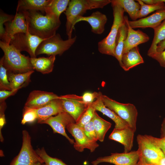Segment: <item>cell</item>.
Returning <instances> with one entry per match:
<instances>
[{"label": "cell", "instance_id": "cell-1", "mask_svg": "<svg viewBox=\"0 0 165 165\" xmlns=\"http://www.w3.org/2000/svg\"><path fill=\"white\" fill-rule=\"evenodd\" d=\"M22 12L24 14L29 32L43 39H48L55 35L61 24L60 19L44 15L38 11Z\"/></svg>", "mask_w": 165, "mask_h": 165}, {"label": "cell", "instance_id": "cell-2", "mask_svg": "<svg viewBox=\"0 0 165 165\" xmlns=\"http://www.w3.org/2000/svg\"><path fill=\"white\" fill-rule=\"evenodd\" d=\"M109 4L108 0H72L64 14L66 17L65 25L68 39L72 38V32L78 19L83 16L88 10L102 8Z\"/></svg>", "mask_w": 165, "mask_h": 165}, {"label": "cell", "instance_id": "cell-3", "mask_svg": "<svg viewBox=\"0 0 165 165\" xmlns=\"http://www.w3.org/2000/svg\"><path fill=\"white\" fill-rule=\"evenodd\" d=\"M0 47L4 53L3 64L8 72L17 74L34 70L28 56L22 54L13 46L1 40Z\"/></svg>", "mask_w": 165, "mask_h": 165}, {"label": "cell", "instance_id": "cell-4", "mask_svg": "<svg viewBox=\"0 0 165 165\" xmlns=\"http://www.w3.org/2000/svg\"><path fill=\"white\" fill-rule=\"evenodd\" d=\"M113 10V21L108 35L98 42V50L102 54L114 57L115 50L120 27L125 22L123 9L119 5L111 3Z\"/></svg>", "mask_w": 165, "mask_h": 165}, {"label": "cell", "instance_id": "cell-5", "mask_svg": "<svg viewBox=\"0 0 165 165\" xmlns=\"http://www.w3.org/2000/svg\"><path fill=\"white\" fill-rule=\"evenodd\" d=\"M102 98L107 107L125 121L130 127L135 132L138 112L134 105L130 103H120L103 94Z\"/></svg>", "mask_w": 165, "mask_h": 165}, {"label": "cell", "instance_id": "cell-6", "mask_svg": "<svg viewBox=\"0 0 165 165\" xmlns=\"http://www.w3.org/2000/svg\"><path fill=\"white\" fill-rule=\"evenodd\" d=\"M76 36L63 40L59 34L46 39L39 45L35 52L36 56L45 54L48 56L61 55L68 50L75 42Z\"/></svg>", "mask_w": 165, "mask_h": 165}, {"label": "cell", "instance_id": "cell-7", "mask_svg": "<svg viewBox=\"0 0 165 165\" xmlns=\"http://www.w3.org/2000/svg\"><path fill=\"white\" fill-rule=\"evenodd\" d=\"M45 39L31 35L28 30L26 33H20L15 35L11 39L10 44L20 52L26 51L31 57L34 58L36 57L35 52L37 48Z\"/></svg>", "mask_w": 165, "mask_h": 165}, {"label": "cell", "instance_id": "cell-8", "mask_svg": "<svg viewBox=\"0 0 165 165\" xmlns=\"http://www.w3.org/2000/svg\"><path fill=\"white\" fill-rule=\"evenodd\" d=\"M137 141L140 156L148 163L159 165L162 151L151 142L146 135L138 134Z\"/></svg>", "mask_w": 165, "mask_h": 165}, {"label": "cell", "instance_id": "cell-9", "mask_svg": "<svg viewBox=\"0 0 165 165\" xmlns=\"http://www.w3.org/2000/svg\"><path fill=\"white\" fill-rule=\"evenodd\" d=\"M22 135L23 142L21 149L13 160L18 163L31 165L38 162L43 164L42 160L33 148L31 137L28 132L26 130H23Z\"/></svg>", "mask_w": 165, "mask_h": 165}, {"label": "cell", "instance_id": "cell-10", "mask_svg": "<svg viewBox=\"0 0 165 165\" xmlns=\"http://www.w3.org/2000/svg\"><path fill=\"white\" fill-rule=\"evenodd\" d=\"M64 111L70 115L76 122L86 110L89 105L82 101V96L67 94L60 96Z\"/></svg>", "mask_w": 165, "mask_h": 165}, {"label": "cell", "instance_id": "cell-11", "mask_svg": "<svg viewBox=\"0 0 165 165\" xmlns=\"http://www.w3.org/2000/svg\"><path fill=\"white\" fill-rule=\"evenodd\" d=\"M66 128L74 138L75 142L74 144V147L78 152H82L84 149L87 148L93 152L99 146L97 142L90 139L82 128L75 123L68 125Z\"/></svg>", "mask_w": 165, "mask_h": 165}, {"label": "cell", "instance_id": "cell-12", "mask_svg": "<svg viewBox=\"0 0 165 165\" xmlns=\"http://www.w3.org/2000/svg\"><path fill=\"white\" fill-rule=\"evenodd\" d=\"M140 157L138 150L136 151L122 153H112L109 156L99 157L91 162L93 165L102 163H108L115 165H136Z\"/></svg>", "mask_w": 165, "mask_h": 165}, {"label": "cell", "instance_id": "cell-13", "mask_svg": "<svg viewBox=\"0 0 165 165\" xmlns=\"http://www.w3.org/2000/svg\"><path fill=\"white\" fill-rule=\"evenodd\" d=\"M5 33L1 41L9 44L14 36L20 33H26L28 28L25 17L23 12L16 11L13 19L5 23Z\"/></svg>", "mask_w": 165, "mask_h": 165}, {"label": "cell", "instance_id": "cell-14", "mask_svg": "<svg viewBox=\"0 0 165 165\" xmlns=\"http://www.w3.org/2000/svg\"><path fill=\"white\" fill-rule=\"evenodd\" d=\"M75 123L73 117L68 113L63 112L55 116H51L41 123L46 124L50 126L54 133L59 134L65 137L72 144H74V140L67 134L65 128L69 124Z\"/></svg>", "mask_w": 165, "mask_h": 165}, {"label": "cell", "instance_id": "cell-15", "mask_svg": "<svg viewBox=\"0 0 165 165\" xmlns=\"http://www.w3.org/2000/svg\"><path fill=\"white\" fill-rule=\"evenodd\" d=\"M124 18L127 28V34L124 42L123 54L139 44L147 42L150 38L147 34L140 30H135L132 28L129 24L127 16H124Z\"/></svg>", "mask_w": 165, "mask_h": 165}, {"label": "cell", "instance_id": "cell-16", "mask_svg": "<svg viewBox=\"0 0 165 165\" xmlns=\"http://www.w3.org/2000/svg\"><path fill=\"white\" fill-rule=\"evenodd\" d=\"M59 97L52 92L34 90L29 94L25 106L37 109L48 104L52 100Z\"/></svg>", "mask_w": 165, "mask_h": 165}, {"label": "cell", "instance_id": "cell-17", "mask_svg": "<svg viewBox=\"0 0 165 165\" xmlns=\"http://www.w3.org/2000/svg\"><path fill=\"white\" fill-rule=\"evenodd\" d=\"M165 20V9L157 11L152 15L135 21H128L130 26L133 28H148L154 29L159 26Z\"/></svg>", "mask_w": 165, "mask_h": 165}, {"label": "cell", "instance_id": "cell-18", "mask_svg": "<svg viewBox=\"0 0 165 165\" xmlns=\"http://www.w3.org/2000/svg\"><path fill=\"white\" fill-rule=\"evenodd\" d=\"M135 132L129 127L123 129L114 128L109 136L110 139L119 142L124 147V152H129L133 146Z\"/></svg>", "mask_w": 165, "mask_h": 165}, {"label": "cell", "instance_id": "cell-19", "mask_svg": "<svg viewBox=\"0 0 165 165\" xmlns=\"http://www.w3.org/2000/svg\"><path fill=\"white\" fill-rule=\"evenodd\" d=\"M38 123H41L50 117L64 111L60 98L54 99L44 106L36 109Z\"/></svg>", "mask_w": 165, "mask_h": 165}, {"label": "cell", "instance_id": "cell-20", "mask_svg": "<svg viewBox=\"0 0 165 165\" xmlns=\"http://www.w3.org/2000/svg\"><path fill=\"white\" fill-rule=\"evenodd\" d=\"M102 93L100 92L99 95L96 99L91 104L95 111L101 112L112 119L115 123V128L123 129L129 127L125 121L105 105L102 100Z\"/></svg>", "mask_w": 165, "mask_h": 165}, {"label": "cell", "instance_id": "cell-21", "mask_svg": "<svg viewBox=\"0 0 165 165\" xmlns=\"http://www.w3.org/2000/svg\"><path fill=\"white\" fill-rule=\"evenodd\" d=\"M107 21V18L105 15L97 11L93 13L90 16L79 17L76 23L81 21H86L91 26L92 32L97 34H101L105 31V25Z\"/></svg>", "mask_w": 165, "mask_h": 165}, {"label": "cell", "instance_id": "cell-22", "mask_svg": "<svg viewBox=\"0 0 165 165\" xmlns=\"http://www.w3.org/2000/svg\"><path fill=\"white\" fill-rule=\"evenodd\" d=\"M122 68L126 71L143 63L144 61L140 53L138 47H135L127 53L123 54L122 56Z\"/></svg>", "mask_w": 165, "mask_h": 165}, {"label": "cell", "instance_id": "cell-23", "mask_svg": "<svg viewBox=\"0 0 165 165\" xmlns=\"http://www.w3.org/2000/svg\"><path fill=\"white\" fill-rule=\"evenodd\" d=\"M55 57L51 55L47 57H30V61L34 70L43 74H46L52 71Z\"/></svg>", "mask_w": 165, "mask_h": 165}, {"label": "cell", "instance_id": "cell-24", "mask_svg": "<svg viewBox=\"0 0 165 165\" xmlns=\"http://www.w3.org/2000/svg\"><path fill=\"white\" fill-rule=\"evenodd\" d=\"M51 0H20L18 2L16 11L35 10L44 13L46 6Z\"/></svg>", "mask_w": 165, "mask_h": 165}, {"label": "cell", "instance_id": "cell-25", "mask_svg": "<svg viewBox=\"0 0 165 165\" xmlns=\"http://www.w3.org/2000/svg\"><path fill=\"white\" fill-rule=\"evenodd\" d=\"M34 72L31 71L21 73H14L7 72L8 78L11 90L20 89L26 86L30 82V76Z\"/></svg>", "mask_w": 165, "mask_h": 165}, {"label": "cell", "instance_id": "cell-26", "mask_svg": "<svg viewBox=\"0 0 165 165\" xmlns=\"http://www.w3.org/2000/svg\"><path fill=\"white\" fill-rule=\"evenodd\" d=\"M69 0H51L45 9L46 15L60 19L61 14L65 11Z\"/></svg>", "mask_w": 165, "mask_h": 165}, {"label": "cell", "instance_id": "cell-27", "mask_svg": "<svg viewBox=\"0 0 165 165\" xmlns=\"http://www.w3.org/2000/svg\"><path fill=\"white\" fill-rule=\"evenodd\" d=\"M97 140L103 142L112 124L100 117L96 111L92 119Z\"/></svg>", "mask_w": 165, "mask_h": 165}, {"label": "cell", "instance_id": "cell-28", "mask_svg": "<svg viewBox=\"0 0 165 165\" xmlns=\"http://www.w3.org/2000/svg\"><path fill=\"white\" fill-rule=\"evenodd\" d=\"M111 3L120 6L129 15L132 21L137 20V15L140 9V5L133 0H112Z\"/></svg>", "mask_w": 165, "mask_h": 165}, {"label": "cell", "instance_id": "cell-29", "mask_svg": "<svg viewBox=\"0 0 165 165\" xmlns=\"http://www.w3.org/2000/svg\"><path fill=\"white\" fill-rule=\"evenodd\" d=\"M127 34V28L125 22L120 27L119 29L114 53V57L118 61L121 67L122 66V58L124 42Z\"/></svg>", "mask_w": 165, "mask_h": 165}, {"label": "cell", "instance_id": "cell-30", "mask_svg": "<svg viewBox=\"0 0 165 165\" xmlns=\"http://www.w3.org/2000/svg\"><path fill=\"white\" fill-rule=\"evenodd\" d=\"M154 36L152 43L148 50L147 55L151 57L156 54L158 44L165 40V20L154 29Z\"/></svg>", "mask_w": 165, "mask_h": 165}, {"label": "cell", "instance_id": "cell-31", "mask_svg": "<svg viewBox=\"0 0 165 165\" xmlns=\"http://www.w3.org/2000/svg\"><path fill=\"white\" fill-rule=\"evenodd\" d=\"M160 2L153 4H147L145 3L141 0H136L140 5V9L138 11L137 18L141 19L147 16L148 14L155 11L165 9L164 2L159 0Z\"/></svg>", "mask_w": 165, "mask_h": 165}, {"label": "cell", "instance_id": "cell-32", "mask_svg": "<svg viewBox=\"0 0 165 165\" xmlns=\"http://www.w3.org/2000/svg\"><path fill=\"white\" fill-rule=\"evenodd\" d=\"M35 151L43 161L42 165H67L61 160L50 156L43 148L37 149Z\"/></svg>", "mask_w": 165, "mask_h": 165}, {"label": "cell", "instance_id": "cell-33", "mask_svg": "<svg viewBox=\"0 0 165 165\" xmlns=\"http://www.w3.org/2000/svg\"><path fill=\"white\" fill-rule=\"evenodd\" d=\"M91 104L89 105L85 111L75 123L81 127L90 121L94 117L96 111L92 106Z\"/></svg>", "mask_w": 165, "mask_h": 165}, {"label": "cell", "instance_id": "cell-34", "mask_svg": "<svg viewBox=\"0 0 165 165\" xmlns=\"http://www.w3.org/2000/svg\"><path fill=\"white\" fill-rule=\"evenodd\" d=\"M0 89L11 90L8 78L7 70L3 65L2 57L0 61Z\"/></svg>", "mask_w": 165, "mask_h": 165}, {"label": "cell", "instance_id": "cell-35", "mask_svg": "<svg viewBox=\"0 0 165 165\" xmlns=\"http://www.w3.org/2000/svg\"><path fill=\"white\" fill-rule=\"evenodd\" d=\"M37 119L36 109L24 106L23 118L21 123L24 124L27 123H31Z\"/></svg>", "mask_w": 165, "mask_h": 165}, {"label": "cell", "instance_id": "cell-36", "mask_svg": "<svg viewBox=\"0 0 165 165\" xmlns=\"http://www.w3.org/2000/svg\"><path fill=\"white\" fill-rule=\"evenodd\" d=\"M15 15H11L5 13L0 9V38L2 40L5 34V29L3 27L4 24L12 20Z\"/></svg>", "mask_w": 165, "mask_h": 165}, {"label": "cell", "instance_id": "cell-37", "mask_svg": "<svg viewBox=\"0 0 165 165\" xmlns=\"http://www.w3.org/2000/svg\"><path fill=\"white\" fill-rule=\"evenodd\" d=\"M81 128L90 139L97 141V139L92 119Z\"/></svg>", "mask_w": 165, "mask_h": 165}, {"label": "cell", "instance_id": "cell-38", "mask_svg": "<svg viewBox=\"0 0 165 165\" xmlns=\"http://www.w3.org/2000/svg\"><path fill=\"white\" fill-rule=\"evenodd\" d=\"M146 135L151 142L158 147L165 155V136L158 138L150 135Z\"/></svg>", "mask_w": 165, "mask_h": 165}, {"label": "cell", "instance_id": "cell-39", "mask_svg": "<svg viewBox=\"0 0 165 165\" xmlns=\"http://www.w3.org/2000/svg\"><path fill=\"white\" fill-rule=\"evenodd\" d=\"M100 92H86L82 96L83 101L86 104L89 105L94 102L99 96Z\"/></svg>", "mask_w": 165, "mask_h": 165}, {"label": "cell", "instance_id": "cell-40", "mask_svg": "<svg viewBox=\"0 0 165 165\" xmlns=\"http://www.w3.org/2000/svg\"><path fill=\"white\" fill-rule=\"evenodd\" d=\"M151 57L157 61L161 66L165 68V50L161 52H157Z\"/></svg>", "mask_w": 165, "mask_h": 165}, {"label": "cell", "instance_id": "cell-41", "mask_svg": "<svg viewBox=\"0 0 165 165\" xmlns=\"http://www.w3.org/2000/svg\"><path fill=\"white\" fill-rule=\"evenodd\" d=\"M18 90L19 89H15L11 90H0V103L5 101V100L8 97L14 95Z\"/></svg>", "mask_w": 165, "mask_h": 165}, {"label": "cell", "instance_id": "cell-42", "mask_svg": "<svg viewBox=\"0 0 165 165\" xmlns=\"http://www.w3.org/2000/svg\"><path fill=\"white\" fill-rule=\"evenodd\" d=\"M165 50V40L159 43L157 47L156 51L157 53L161 52Z\"/></svg>", "mask_w": 165, "mask_h": 165}, {"label": "cell", "instance_id": "cell-43", "mask_svg": "<svg viewBox=\"0 0 165 165\" xmlns=\"http://www.w3.org/2000/svg\"><path fill=\"white\" fill-rule=\"evenodd\" d=\"M136 165H156L152 164L146 162L145 160L140 156L139 159Z\"/></svg>", "mask_w": 165, "mask_h": 165}, {"label": "cell", "instance_id": "cell-44", "mask_svg": "<svg viewBox=\"0 0 165 165\" xmlns=\"http://www.w3.org/2000/svg\"><path fill=\"white\" fill-rule=\"evenodd\" d=\"M161 138L165 136V118L163 119L161 125Z\"/></svg>", "mask_w": 165, "mask_h": 165}, {"label": "cell", "instance_id": "cell-45", "mask_svg": "<svg viewBox=\"0 0 165 165\" xmlns=\"http://www.w3.org/2000/svg\"><path fill=\"white\" fill-rule=\"evenodd\" d=\"M159 165H165V155L163 153L160 159Z\"/></svg>", "mask_w": 165, "mask_h": 165}, {"label": "cell", "instance_id": "cell-46", "mask_svg": "<svg viewBox=\"0 0 165 165\" xmlns=\"http://www.w3.org/2000/svg\"><path fill=\"white\" fill-rule=\"evenodd\" d=\"M10 165H28V164H24L23 163H18L13 160V161H12V162H11Z\"/></svg>", "mask_w": 165, "mask_h": 165}, {"label": "cell", "instance_id": "cell-47", "mask_svg": "<svg viewBox=\"0 0 165 165\" xmlns=\"http://www.w3.org/2000/svg\"><path fill=\"white\" fill-rule=\"evenodd\" d=\"M33 165H42V164L41 163H40L38 162L34 164Z\"/></svg>", "mask_w": 165, "mask_h": 165}, {"label": "cell", "instance_id": "cell-48", "mask_svg": "<svg viewBox=\"0 0 165 165\" xmlns=\"http://www.w3.org/2000/svg\"><path fill=\"white\" fill-rule=\"evenodd\" d=\"M160 1L161 2H165V0H160Z\"/></svg>", "mask_w": 165, "mask_h": 165}]
</instances>
